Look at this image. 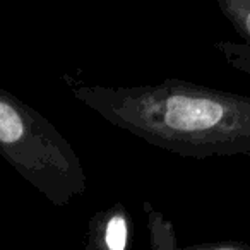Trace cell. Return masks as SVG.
<instances>
[{"label": "cell", "instance_id": "6da1fadb", "mask_svg": "<svg viewBox=\"0 0 250 250\" xmlns=\"http://www.w3.org/2000/svg\"><path fill=\"white\" fill-rule=\"evenodd\" d=\"M69 87L108 124L178 156H250V94L182 79L129 87L69 79Z\"/></svg>", "mask_w": 250, "mask_h": 250}, {"label": "cell", "instance_id": "7a4b0ae2", "mask_svg": "<svg viewBox=\"0 0 250 250\" xmlns=\"http://www.w3.org/2000/svg\"><path fill=\"white\" fill-rule=\"evenodd\" d=\"M0 156L55 206H67L86 192V173L69 141L48 118L4 87Z\"/></svg>", "mask_w": 250, "mask_h": 250}, {"label": "cell", "instance_id": "3957f363", "mask_svg": "<svg viewBox=\"0 0 250 250\" xmlns=\"http://www.w3.org/2000/svg\"><path fill=\"white\" fill-rule=\"evenodd\" d=\"M130 231L132 218L125 204L117 202L89 219L84 250H129Z\"/></svg>", "mask_w": 250, "mask_h": 250}, {"label": "cell", "instance_id": "277c9868", "mask_svg": "<svg viewBox=\"0 0 250 250\" xmlns=\"http://www.w3.org/2000/svg\"><path fill=\"white\" fill-rule=\"evenodd\" d=\"M218 7L242 42H216V50L233 69L250 76V0H218Z\"/></svg>", "mask_w": 250, "mask_h": 250}, {"label": "cell", "instance_id": "5b68a950", "mask_svg": "<svg viewBox=\"0 0 250 250\" xmlns=\"http://www.w3.org/2000/svg\"><path fill=\"white\" fill-rule=\"evenodd\" d=\"M143 209L147 218V231H149L151 250H177V233L173 223L167 219L160 211L153 208V204L144 202Z\"/></svg>", "mask_w": 250, "mask_h": 250}, {"label": "cell", "instance_id": "8992f818", "mask_svg": "<svg viewBox=\"0 0 250 250\" xmlns=\"http://www.w3.org/2000/svg\"><path fill=\"white\" fill-rule=\"evenodd\" d=\"M177 250H250V243H243V242H216V243H201V245L178 247Z\"/></svg>", "mask_w": 250, "mask_h": 250}]
</instances>
